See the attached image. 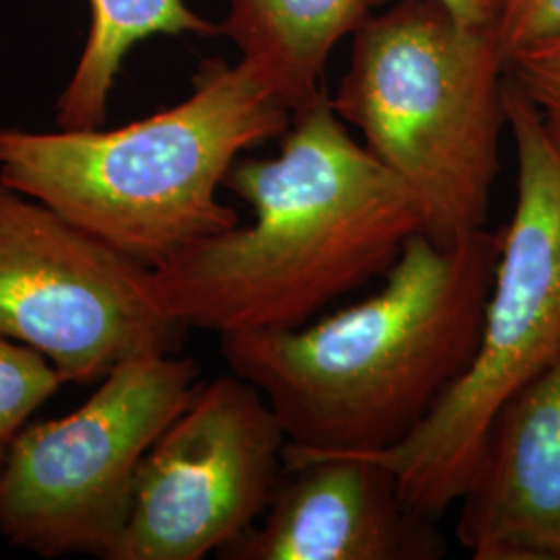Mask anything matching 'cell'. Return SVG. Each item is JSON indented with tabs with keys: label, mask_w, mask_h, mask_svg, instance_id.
<instances>
[{
	"label": "cell",
	"mask_w": 560,
	"mask_h": 560,
	"mask_svg": "<svg viewBox=\"0 0 560 560\" xmlns=\"http://www.w3.org/2000/svg\"><path fill=\"white\" fill-rule=\"evenodd\" d=\"M474 560H560V355L490 423L459 502Z\"/></svg>",
	"instance_id": "10"
},
{
	"label": "cell",
	"mask_w": 560,
	"mask_h": 560,
	"mask_svg": "<svg viewBox=\"0 0 560 560\" xmlns=\"http://www.w3.org/2000/svg\"><path fill=\"white\" fill-rule=\"evenodd\" d=\"M388 0H376V4ZM446 11H451L460 23L471 27H494L499 0H436Z\"/></svg>",
	"instance_id": "16"
},
{
	"label": "cell",
	"mask_w": 560,
	"mask_h": 560,
	"mask_svg": "<svg viewBox=\"0 0 560 560\" xmlns=\"http://www.w3.org/2000/svg\"><path fill=\"white\" fill-rule=\"evenodd\" d=\"M494 34L506 60L560 34V0H499Z\"/></svg>",
	"instance_id": "15"
},
{
	"label": "cell",
	"mask_w": 560,
	"mask_h": 560,
	"mask_svg": "<svg viewBox=\"0 0 560 560\" xmlns=\"http://www.w3.org/2000/svg\"><path fill=\"white\" fill-rule=\"evenodd\" d=\"M287 434L260 390L224 374L198 393L141 463L108 560H201L260 520L284 471Z\"/></svg>",
	"instance_id": "8"
},
{
	"label": "cell",
	"mask_w": 560,
	"mask_h": 560,
	"mask_svg": "<svg viewBox=\"0 0 560 560\" xmlns=\"http://www.w3.org/2000/svg\"><path fill=\"white\" fill-rule=\"evenodd\" d=\"M88 36L55 106L59 129L104 127L125 57L140 42L156 36H219V25L185 0H88Z\"/></svg>",
	"instance_id": "12"
},
{
	"label": "cell",
	"mask_w": 560,
	"mask_h": 560,
	"mask_svg": "<svg viewBox=\"0 0 560 560\" xmlns=\"http://www.w3.org/2000/svg\"><path fill=\"white\" fill-rule=\"evenodd\" d=\"M506 129L517 191L501 229V254L467 370L420 428L381 453L402 502L439 521L474 476L486 432L502 405L560 355V150L520 85L504 81Z\"/></svg>",
	"instance_id": "5"
},
{
	"label": "cell",
	"mask_w": 560,
	"mask_h": 560,
	"mask_svg": "<svg viewBox=\"0 0 560 560\" xmlns=\"http://www.w3.org/2000/svg\"><path fill=\"white\" fill-rule=\"evenodd\" d=\"M374 4L376 0H226L219 36L298 113L326 94L322 81L332 50L360 30Z\"/></svg>",
	"instance_id": "11"
},
{
	"label": "cell",
	"mask_w": 560,
	"mask_h": 560,
	"mask_svg": "<svg viewBox=\"0 0 560 560\" xmlns=\"http://www.w3.org/2000/svg\"><path fill=\"white\" fill-rule=\"evenodd\" d=\"M200 368L150 353L113 368L75 411L30 421L0 469V536L44 559H106L140 467L200 388Z\"/></svg>",
	"instance_id": "6"
},
{
	"label": "cell",
	"mask_w": 560,
	"mask_h": 560,
	"mask_svg": "<svg viewBox=\"0 0 560 560\" xmlns=\"http://www.w3.org/2000/svg\"><path fill=\"white\" fill-rule=\"evenodd\" d=\"M291 119L249 65L212 59L187 98L117 129L0 127V183L156 270L240 224L219 189Z\"/></svg>",
	"instance_id": "3"
},
{
	"label": "cell",
	"mask_w": 560,
	"mask_h": 560,
	"mask_svg": "<svg viewBox=\"0 0 560 560\" xmlns=\"http://www.w3.org/2000/svg\"><path fill=\"white\" fill-rule=\"evenodd\" d=\"M224 187L254 221L203 240L152 270L162 312L217 335L284 330L384 277L423 231L409 187L324 94L293 113L270 159H240Z\"/></svg>",
	"instance_id": "1"
},
{
	"label": "cell",
	"mask_w": 560,
	"mask_h": 560,
	"mask_svg": "<svg viewBox=\"0 0 560 560\" xmlns=\"http://www.w3.org/2000/svg\"><path fill=\"white\" fill-rule=\"evenodd\" d=\"M506 69L494 27L465 25L436 0H397L353 34L330 104L416 196L430 240L486 229Z\"/></svg>",
	"instance_id": "4"
},
{
	"label": "cell",
	"mask_w": 560,
	"mask_h": 560,
	"mask_svg": "<svg viewBox=\"0 0 560 560\" xmlns=\"http://www.w3.org/2000/svg\"><path fill=\"white\" fill-rule=\"evenodd\" d=\"M506 73L536 106L548 138L560 150V34L521 48L509 59Z\"/></svg>",
	"instance_id": "14"
},
{
	"label": "cell",
	"mask_w": 560,
	"mask_h": 560,
	"mask_svg": "<svg viewBox=\"0 0 560 560\" xmlns=\"http://www.w3.org/2000/svg\"><path fill=\"white\" fill-rule=\"evenodd\" d=\"M67 384L40 353L0 339V469L21 430Z\"/></svg>",
	"instance_id": "13"
},
{
	"label": "cell",
	"mask_w": 560,
	"mask_h": 560,
	"mask_svg": "<svg viewBox=\"0 0 560 560\" xmlns=\"http://www.w3.org/2000/svg\"><path fill=\"white\" fill-rule=\"evenodd\" d=\"M501 231L451 243L416 233L368 300L298 328L219 335L303 455L381 453L407 441L480 342Z\"/></svg>",
	"instance_id": "2"
},
{
	"label": "cell",
	"mask_w": 560,
	"mask_h": 560,
	"mask_svg": "<svg viewBox=\"0 0 560 560\" xmlns=\"http://www.w3.org/2000/svg\"><path fill=\"white\" fill-rule=\"evenodd\" d=\"M436 521L400 499L381 460L284 448V471L256 525L222 550L226 560H439Z\"/></svg>",
	"instance_id": "9"
},
{
	"label": "cell",
	"mask_w": 560,
	"mask_h": 560,
	"mask_svg": "<svg viewBox=\"0 0 560 560\" xmlns=\"http://www.w3.org/2000/svg\"><path fill=\"white\" fill-rule=\"evenodd\" d=\"M185 330L156 303L148 266L0 183V339L67 384H98L122 361L175 353Z\"/></svg>",
	"instance_id": "7"
}]
</instances>
